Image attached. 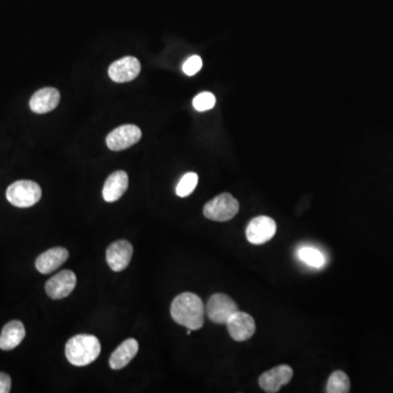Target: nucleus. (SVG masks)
Listing matches in <instances>:
<instances>
[{
    "label": "nucleus",
    "instance_id": "f257e3e1",
    "mask_svg": "<svg viewBox=\"0 0 393 393\" xmlns=\"http://www.w3.org/2000/svg\"><path fill=\"white\" fill-rule=\"evenodd\" d=\"M205 312V308L201 298L189 292L176 296L170 306V316L175 322L190 330L203 328Z\"/></svg>",
    "mask_w": 393,
    "mask_h": 393
},
{
    "label": "nucleus",
    "instance_id": "f03ea898",
    "mask_svg": "<svg viewBox=\"0 0 393 393\" xmlns=\"http://www.w3.org/2000/svg\"><path fill=\"white\" fill-rule=\"evenodd\" d=\"M101 353L98 337L91 335H78L66 344V357L75 366H86L93 363Z\"/></svg>",
    "mask_w": 393,
    "mask_h": 393
},
{
    "label": "nucleus",
    "instance_id": "7ed1b4c3",
    "mask_svg": "<svg viewBox=\"0 0 393 393\" xmlns=\"http://www.w3.org/2000/svg\"><path fill=\"white\" fill-rule=\"evenodd\" d=\"M6 197L14 207L30 208L42 198V189L32 180H18L8 187Z\"/></svg>",
    "mask_w": 393,
    "mask_h": 393
},
{
    "label": "nucleus",
    "instance_id": "20e7f679",
    "mask_svg": "<svg viewBox=\"0 0 393 393\" xmlns=\"http://www.w3.org/2000/svg\"><path fill=\"white\" fill-rule=\"evenodd\" d=\"M240 211V203L230 193H224L214 197L203 208L207 219L215 222H228Z\"/></svg>",
    "mask_w": 393,
    "mask_h": 393
},
{
    "label": "nucleus",
    "instance_id": "39448f33",
    "mask_svg": "<svg viewBox=\"0 0 393 393\" xmlns=\"http://www.w3.org/2000/svg\"><path fill=\"white\" fill-rule=\"evenodd\" d=\"M238 312V305L230 296L218 293L212 295L207 302L205 314L215 324L224 325L228 319Z\"/></svg>",
    "mask_w": 393,
    "mask_h": 393
},
{
    "label": "nucleus",
    "instance_id": "423d86ee",
    "mask_svg": "<svg viewBox=\"0 0 393 393\" xmlns=\"http://www.w3.org/2000/svg\"><path fill=\"white\" fill-rule=\"evenodd\" d=\"M141 137V129L139 127L135 125H123L108 133L106 145L112 151H123L136 145Z\"/></svg>",
    "mask_w": 393,
    "mask_h": 393
},
{
    "label": "nucleus",
    "instance_id": "0eeeda50",
    "mask_svg": "<svg viewBox=\"0 0 393 393\" xmlns=\"http://www.w3.org/2000/svg\"><path fill=\"white\" fill-rule=\"evenodd\" d=\"M277 232V223L271 218L261 215L249 222L246 228V238L249 243L262 245L272 240Z\"/></svg>",
    "mask_w": 393,
    "mask_h": 393
},
{
    "label": "nucleus",
    "instance_id": "6e6552de",
    "mask_svg": "<svg viewBox=\"0 0 393 393\" xmlns=\"http://www.w3.org/2000/svg\"><path fill=\"white\" fill-rule=\"evenodd\" d=\"M77 277L70 270H63L53 275L45 284V291L51 300H63L73 293Z\"/></svg>",
    "mask_w": 393,
    "mask_h": 393
},
{
    "label": "nucleus",
    "instance_id": "1a4fd4ad",
    "mask_svg": "<svg viewBox=\"0 0 393 393\" xmlns=\"http://www.w3.org/2000/svg\"><path fill=\"white\" fill-rule=\"evenodd\" d=\"M133 254V245L128 240H117L107 248V265H110L111 269L115 272H121L128 267Z\"/></svg>",
    "mask_w": 393,
    "mask_h": 393
},
{
    "label": "nucleus",
    "instance_id": "9d476101",
    "mask_svg": "<svg viewBox=\"0 0 393 393\" xmlns=\"http://www.w3.org/2000/svg\"><path fill=\"white\" fill-rule=\"evenodd\" d=\"M293 378V369L289 365H280L263 372L259 377V386L265 392H279Z\"/></svg>",
    "mask_w": 393,
    "mask_h": 393
},
{
    "label": "nucleus",
    "instance_id": "9b49d317",
    "mask_svg": "<svg viewBox=\"0 0 393 393\" xmlns=\"http://www.w3.org/2000/svg\"><path fill=\"white\" fill-rule=\"evenodd\" d=\"M228 333L238 342L249 340L256 331L254 318L246 312H236L226 322Z\"/></svg>",
    "mask_w": 393,
    "mask_h": 393
},
{
    "label": "nucleus",
    "instance_id": "f8f14e48",
    "mask_svg": "<svg viewBox=\"0 0 393 393\" xmlns=\"http://www.w3.org/2000/svg\"><path fill=\"white\" fill-rule=\"evenodd\" d=\"M141 71V63L136 57L127 56L114 61L108 68V76L117 83L133 81Z\"/></svg>",
    "mask_w": 393,
    "mask_h": 393
},
{
    "label": "nucleus",
    "instance_id": "ddd939ff",
    "mask_svg": "<svg viewBox=\"0 0 393 393\" xmlns=\"http://www.w3.org/2000/svg\"><path fill=\"white\" fill-rule=\"evenodd\" d=\"M61 93L55 88H43L35 92L30 100V108L36 114H46L58 106Z\"/></svg>",
    "mask_w": 393,
    "mask_h": 393
},
{
    "label": "nucleus",
    "instance_id": "4468645a",
    "mask_svg": "<svg viewBox=\"0 0 393 393\" xmlns=\"http://www.w3.org/2000/svg\"><path fill=\"white\" fill-rule=\"evenodd\" d=\"M68 258H69V252L67 249L63 247H55L40 255L35 261V267L42 275H49L63 265Z\"/></svg>",
    "mask_w": 393,
    "mask_h": 393
},
{
    "label": "nucleus",
    "instance_id": "2eb2a0df",
    "mask_svg": "<svg viewBox=\"0 0 393 393\" xmlns=\"http://www.w3.org/2000/svg\"><path fill=\"white\" fill-rule=\"evenodd\" d=\"M128 175L123 170H117L108 176L103 187V198L106 203H115L123 197L128 188Z\"/></svg>",
    "mask_w": 393,
    "mask_h": 393
},
{
    "label": "nucleus",
    "instance_id": "dca6fc26",
    "mask_svg": "<svg viewBox=\"0 0 393 393\" xmlns=\"http://www.w3.org/2000/svg\"><path fill=\"white\" fill-rule=\"evenodd\" d=\"M26 337V328L21 321H10L6 325L0 335V349L11 351L16 349Z\"/></svg>",
    "mask_w": 393,
    "mask_h": 393
},
{
    "label": "nucleus",
    "instance_id": "f3484780",
    "mask_svg": "<svg viewBox=\"0 0 393 393\" xmlns=\"http://www.w3.org/2000/svg\"><path fill=\"white\" fill-rule=\"evenodd\" d=\"M139 351V343L135 339L123 341L111 355L110 366L112 369L119 370L126 367Z\"/></svg>",
    "mask_w": 393,
    "mask_h": 393
},
{
    "label": "nucleus",
    "instance_id": "a211bd4d",
    "mask_svg": "<svg viewBox=\"0 0 393 393\" xmlns=\"http://www.w3.org/2000/svg\"><path fill=\"white\" fill-rule=\"evenodd\" d=\"M351 390V382L347 374L341 370L332 372L327 384L326 392L347 393Z\"/></svg>",
    "mask_w": 393,
    "mask_h": 393
},
{
    "label": "nucleus",
    "instance_id": "6ab92c4d",
    "mask_svg": "<svg viewBox=\"0 0 393 393\" xmlns=\"http://www.w3.org/2000/svg\"><path fill=\"white\" fill-rule=\"evenodd\" d=\"M298 258L312 267H321L326 263V258L324 254L318 250V249L312 248V247H302L298 249Z\"/></svg>",
    "mask_w": 393,
    "mask_h": 393
},
{
    "label": "nucleus",
    "instance_id": "aec40b11",
    "mask_svg": "<svg viewBox=\"0 0 393 393\" xmlns=\"http://www.w3.org/2000/svg\"><path fill=\"white\" fill-rule=\"evenodd\" d=\"M199 177L195 173H187L182 177L176 187V195L180 198L188 197L198 185Z\"/></svg>",
    "mask_w": 393,
    "mask_h": 393
},
{
    "label": "nucleus",
    "instance_id": "412c9836",
    "mask_svg": "<svg viewBox=\"0 0 393 393\" xmlns=\"http://www.w3.org/2000/svg\"><path fill=\"white\" fill-rule=\"evenodd\" d=\"M215 96L211 93V92H203V93L198 94L195 96L193 101V107L195 110L198 112H205V111L212 110L214 105H215Z\"/></svg>",
    "mask_w": 393,
    "mask_h": 393
},
{
    "label": "nucleus",
    "instance_id": "4be33fe9",
    "mask_svg": "<svg viewBox=\"0 0 393 393\" xmlns=\"http://www.w3.org/2000/svg\"><path fill=\"white\" fill-rule=\"evenodd\" d=\"M201 68H203V59L198 55H193L185 61L183 65V71L187 76H195L200 71Z\"/></svg>",
    "mask_w": 393,
    "mask_h": 393
},
{
    "label": "nucleus",
    "instance_id": "5701e85b",
    "mask_svg": "<svg viewBox=\"0 0 393 393\" xmlns=\"http://www.w3.org/2000/svg\"><path fill=\"white\" fill-rule=\"evenodd\" d=\"M11 389V378L5 372H0V393H9Z\"/></svg>",
    "mask_w": 393,
    "mask_h": 393
}]
</instances>
